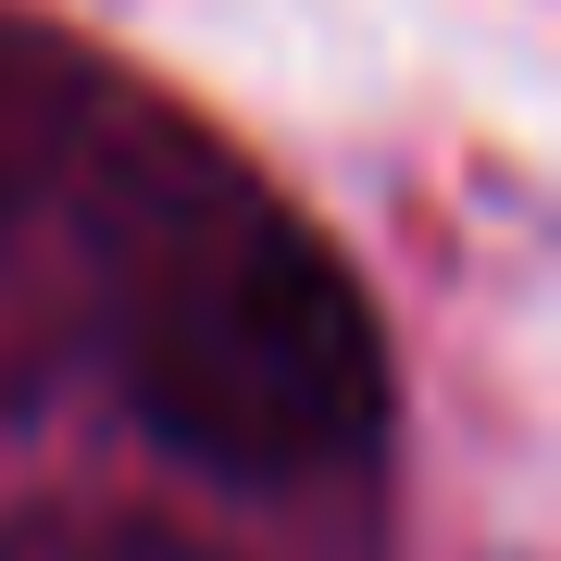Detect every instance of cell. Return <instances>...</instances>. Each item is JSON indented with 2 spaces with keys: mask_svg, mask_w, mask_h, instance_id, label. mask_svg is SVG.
<instances>
[{
  "mask_svg": "<svg viewBox=\"0 0 561 561\" xmlns=\"http://www.w3.org/2000/svg\"><path fill=\"white\" fill-rule=\"evenodd\" d=\"M125 387L201 474L275 486L375 437V312L275 201L162 213L125 275Z\"/></svg>",
  "mask_w": 561,
  "mask_h": 561,
  "instance_id": "1",
  "label": "cell"
},
{
  "mask_svg": "<svg viewBox=\"0 0 561 561\" xmlns=\"http://www.w3.org/2000/svg\"><path fill=\"white\" fill-rule=\"evenodd\" d=\"M101 561H225V549H201V537H162V524H138V537H113Z\"/></svg>",
  "mask_w": 561,
  "mask_h": 561,
  "instance_id": "2",
  "label": "cell"
}]
</instances>
